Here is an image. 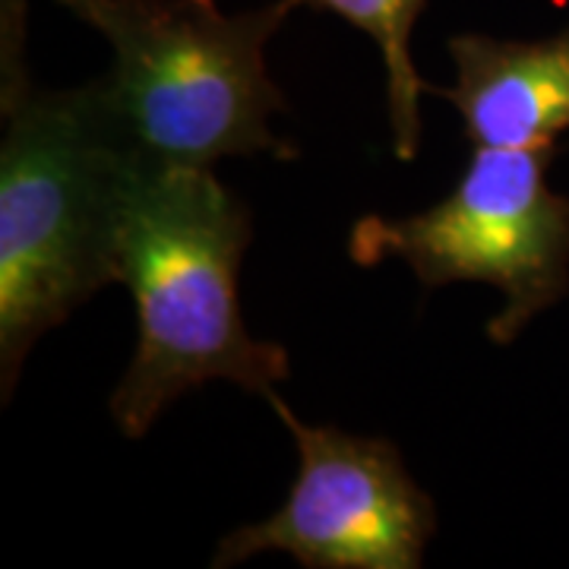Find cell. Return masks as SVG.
Wrapping results in <instances>:
<instances>
[{"instance_id":"obj_1","label":"cell","mask_w":569,"mask_h":569,"mask_svg":"<svg viewBox=\"0 0 569 569\" xmlns=\"http://www.w3.org/2000/svg\"><path fill=\"white\" fill-rule=\"evenodd\" d=\"M253 238L247 209L212 168L123 164L114 190V282L137 307V351L111 418L140 440L178 396L228 380L266 396L291 370L279 342L247 332L238 279Z\"/></svg>"},{"instance_id":"obj_2","label":"cell","mask_w":569,"mask_h":569,"mask_svg":"<svg viewBox=\"0 0 569 569\" xmlns=\"http://www.w3.org/2000/svg\"><path fill=\"white\" fill-rule=\"evenodd\" d=\"M22 0L0 29V389L10 402L44 332L114 282L111 222L127 156L96 80L39 89L22 58Z\"/></svg>"},{"instance_id":"obj_3","label":"cell","mask_w":569,"mask_h":569,"mask_svg":"<svg viewBox=\"0 0 569 569\" xmlns=\"http://www.w3.org/2000/svg\"><path fill=\"white\" fill-rule=\"evenodd\" d=\"M61 3L114 51L96 89L130 162L212 168L234 156H298L269 130L288 111L266 67V44L291 13L284 0L247 13H222L216 0Z\"/></svg>"},{"instance_id":"obj_4","label":"cell","mask_w":569,"mask_h":569,"mask_svg":"<svg viewBox=\"0 0 569 569\" xmlns=\"http://www.w3.org/2000/svg\"><path fill=\"white\" fill-rule=\"evenodd\" d=\"M553 149L475 146L462 178L440 203L406 219H358L348 234L351 260H406L425 288H500L507 305L488 323V339L509 346L569 295V197L548 183Z\"/></svg>"},{"instance_id":"obj_5","label":"cell","mask_w":569,"mask_h":569,"mask_svg":"<svg viewBox=\"0 0 569 569\" xmlns=\"http://www.w3.org/2000/svg\"><path fill=\"white\" fill-rule=\"evenodd\" d=\"M266 402L298 447L288 500L263 522L228 531L212 567L288 553L305 569H418L437 531V507L408 475L396 443L305 425L276 389Z\"/></svg>"},{"instance_id":"obj_6","label":"cell","mask_w":569,"mask_h":569,"mask_svg":"<svg viewBox=\"0 0 569 569\" xmlns=\"http://www.w3.org/2000/svg\"><path fill=\"white\" fill-rule=\"evenodd\" d=\"M456 86L433 89L459 111L466 140L493 149L557 146L569 130V22L548 39L452 36Z\"/></svg>"},{"instance_id":"obj_7","label":"cell","mask_w":569,"mask_h":569,"mask_svg":"<svg viewBox=\"0 0 569 569\" xmlns=\"http://www.w3.org/2000/svg\"><path fill=\"white\" fill-rule=\"evenodd\" d=\"M427 0H284L288 10L310 7L348 20L377 41L387 63L392 152L411 162L421 146V92L430 89L411 63V29Z\"/></svg>"}]
</instances>
